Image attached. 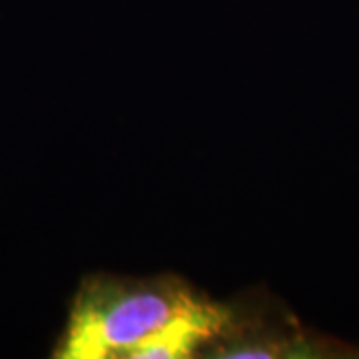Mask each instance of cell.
<instances>
[{
	"label": "cell",
	"mask_w": 359,
	"mask_h": 359,
	"mask_svg": "<svg viewBox=\"0 0 359 359\" xmlns=\"http://www.w3.org/2000/svg\"><path fill=\"white\" fill-rule=\"evenodd\" d=\"M208 297L176 276H86L72 299L60 359H132L144 344Z\"/></svg>",
	"instance_id": "obj_1"
},
{
	"label": "cell",
	"mask_w": 359,
	"mask_h": 359,
	"mask_svg": "<svg viewBox=\"0 0 359 359\" xmlns=\"http://www.w3.org/2000/svg\"><path fill=\"white\" fill-rule=\"evenodd\" d=\"M202 358L323 359L359 358L358 347L323 335L268 295L228 306V318L202 349Z\"/></svg>",
	"instance_id": "obj_2"
}]
</instances>
